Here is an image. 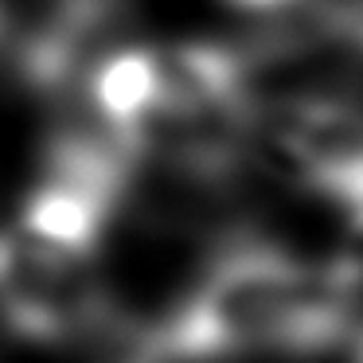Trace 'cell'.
I'll return each mask as SVG.
<instances>
[{
	"instance_id": "cell-7",
	"label": "cell",
	"mask_w": 363,
	"mask_h": 363,
	"mask_svg": "<svg viewBox=\"0 0 363 363\" xmlns=\"http://www.w3.org/2000/svg\"><path fill=\"white\" fill-rule=\"evenodd\" d=\"M235 9H246V12H281L289 9V4H297V0H230Z\"/></svg>"
},
{
	"instance_id": "cell-8",
	"label": "cell",
	"mask_w": 363,
	"mask_h": 363,
	"mask_svg": "<svg viewBox=\"0 0 363 363\" xmlns=\"http://www.w3.org/2000/svg\"><path fill=\"white\" fill-rule=\"evenodd\" d=\"M355 363H363V332H359V340H355Z\"/></svg>"
},
{
	"instance_id": "cell-3",
	"label": "cell",
	"mask_w": 363,
	"mask_h": 363,
	"mask_svg": "<svg viewBox=\"0 0 363 363\" xmlns=\"http://www.w3.org/2000/svg\"><path fill=\"white\" fill-rule=\"evenodd\" d=\"M262 145L289 180L336 211H363V106L336 94H293L262 118Z\"/></svg>"
},
{
	"instance_id": "cell-5",
	"label": "cell",
	"mask_w": 363,
	"mask_h": 363,
	"mask_svg": "<svg viewBox=\"0 0 363 363\" xmlns=\"http://www.w3.org/2000/svg\"><path fill=\"white\" fill-rule=\"evenodd\" d=\"M118 207L121 203L106 199L102 191H90L82 184L59 180V176H40V184L24 199L20 230L63 254L90 258Z\"/></svg>"
},
{
	"instance_id": "cell-6",
	"label": "cell",
	"mask_w": 363,
	"mask_h": 363,
	"mask_svg": "<svg viewBox=\"0 0 363 363\" xmlns=\"http://www.w3.org/2000/svg\"><path fill=\"white\" fill-rule=\"evenodd\" d=\"M74 4H82L86 12H94V16H102V20H110V24H113V16L121 12L125 0H74Z\"/></svg>"
},
{
	"instance_id": "cell-4",
	"label": "cell",
	"mask_w": 363,
	"mask_h": 363,
	"mask_svg": "<svg viewBox=\"0 0 363 363\" xmlns=\"http://www.w3.org/2000/svg\"><path fill=\"white\" fill-rule=\"evenodd\" d=\"M86 102L94 125L145 157V141L160 110V59L157 48H113L90 67Z\"/></svg>"
},
{
	"instance_id": "cell-1",
	"label": "cell",
	"mask_w": 363,
	"mask_h": 363,
	"mask_svg": "<svg viewBox=\"0 0 363 363\" xmlns=\"http://www.w3.org/2000/svg\"><path fill=\"white\" fill-rule=\"evenodd\" d=\"M359 289L332 262L308 266L266 238H235L149 332V363L324 355L352 336Z\"/></svg>"
},
{
	"instance_id": "cell-9",
	"label": "cell",
	"mask_w": 363,
	"mask_h": 363,
	"mask_svg": "<svg viewBox=\"0 0 363 363\" xmlns=\"http://www.w3.org/2000/svg\"><path fill=\"white\" fill-rule=\"evenodd\" d=\"M0 28H4V16H0Z\"/></svg>"
},
{
	"instance_id": "cell-2",
	"label": "cell",
	"mask_w": 363,
	"mask_h": 363,
	"mask_svg": "<svg viewBox=\"0 0 363 363\" xmlns=\"http://www.w3.org/2000/svg\"><path fill=\"white\" fill-rule=\"evenodd\" d=\"M106 301L90 258H74L24 230H0V320L12 336L63 344L106 328Z\"/></svg>"
}]
</instances>
